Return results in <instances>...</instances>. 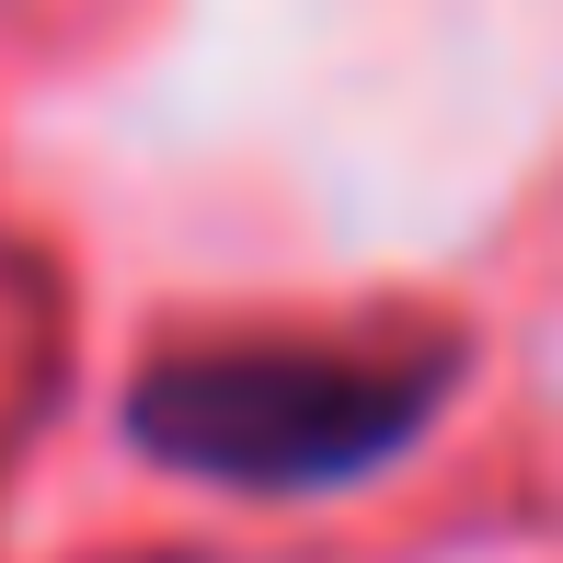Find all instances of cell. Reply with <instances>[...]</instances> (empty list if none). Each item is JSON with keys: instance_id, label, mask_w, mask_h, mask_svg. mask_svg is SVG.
Masks as SVG:
<instances>
[{"instance_id": "1", "label": "cell", "mask_w": 563, "mask_h": 563, "mask_svg": "<svg viewBox=\"0 0 563 563\" xmlns=\"http://www.w3.org/2000/svg\"><path fill=\"white\" fill-rule=\"evenodd\" d=\"M449 356H379V345H208L162 356L126 391L139 460L230 495H334L391 472L438 426Z\"/></svg>"}]
</instances>
